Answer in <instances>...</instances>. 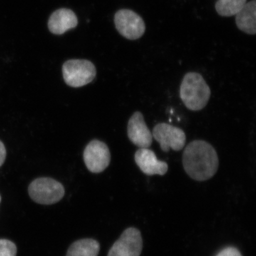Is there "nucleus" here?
<instances>
[{"instance_id":"obj_17","label":"nucleus","mask_w":256,"mask_h":256,"mask_svg":"<svg viewBox=\"0 0 256 256\" xmlns=\"http://www.w3.org/2000/svg\"><path fill=\"white\" fill-rule=\"evenodd\" d=\"M6 151L4 143L0 141V166L4 164L5 159H6Z\"/></svg>"},{"instance_id":"obj_13","label":"nucleus","mask_w":256,"mask_h":256,"mask_svg":"<svg viewBox=\"0 0 256 256\" xmlns=\"http://www.w3.org/2000/svg\"><path fill=\"white\" fill-rule=\"evenodd\" d=\"M100 244L94 239L86 238L77 240L72 244L66 256H98Z\"/></svg>"},{"instance_id":"obj_16","label":"nucleus","mask_w":256,"mask_h":256,"mask_svg":"<svg viewBox=\"0 0 256 256\" xmlns=\"http://www.w3.org/2000/svg\"><path fill=\"white\" fill-rule=\"evenodd\" d=\"M216 256H242L238 249L234 247H227L220 250Z\"/></svg>"},{"instance_id":"obj_12","label":"nucleus","mask_w":256,"mask_h":256,"mask_svg":"<svg viewBox=\"0 0 256 256\" xmlns=\"http://www.w3.org/2000/svg\"><path fill=\"white\" fill-rule=\"evenodd\" d=\"M236 24L239 30L249 35L256 34V0L246 2L236 14Z\"/></svg>"},{"instance_id":"obj_2","label":"nucleus","mask_w":256,"mask_h":256,"mask_svg":"<svg viewBox=\"0 0 256 256\" xmlns=\"http://www.w3.org/2000/svg\"><path fill=\"white\" fill-rule=\"evenodd\" d=\"M210 97V88L201 74L190 72L184 76L180 98L188 110L198 111L204 108Z\"/></svg>"},{"instance_id":"obj_14","label":"nucleus","mask_w":256,"mask_h":256,"mask_svg":"<svg viewBox=\"0 0 256 256\" xmlns=\"http://www.w3.org/2000/svg\"><path fill=\"white\" fill-rule=\"evenodd\" d=\"M246 2L247 0H218L215 9L220 16L229 18L238 13Z\"/></svg>"},{"instance_id":"obj_10","label":"nucleus","mask_w":256,"mask_h":256,"mask_svg":"<svg viewBox=\"0 0 256 256\" xmlns=\"http://www.w3.org/2000/svg\"><path fill=\"white\" fill-rule=\"evenodd\" d=\"M134 161L141 171L148 176H162L168 171V163L160 161L156 153L148 148H140L134 154Z\"/></svg>"},{"instance_id":"obj_4","label":"nucleus","mask_w":256,"mask_h":256,"mask_svg":"<svg viewBox=\"0 0 256 256\" xmlns=\"http://www.w3.org/2000/svg\"><path fill=\"white\" fill-rule=\"evenodd\" d=\"M28 194L32 200L40 204L50 205L60 201L64 196L63 185L50 178L34 180L28 186Z\"/></svg>"},{"instance_id":"obj_11","label":"nucleus","mask_w":256,"mask_h":256,"mask_svg":"<svg viewBox=\"0 0 256 256\" xmlns=\"http://www.w3.org/2000/svg\"><path fill=\"white\" fill-rule=\"evenodd\" d=\"M78 23V18L74 11L67 8H60L50 15L48 21V28L53 34L62 35L76 28Z\"/></svg>"},{"instance_id":"obj_8","label":"nucleus","mask_w":256,"mask_h":256,"mask_svg":"<svg viewBox=\"0 0 256 256\" xmlns=\"http://www.w3.org/2000/svg\"><path fill=\"white\" fill-rule=\"evenodd\" d=\"M142 244L140 232L133 227L128 228L111 247L108 256H140Z\"/></svg>"},{"instance_id":"obj_9","label":"nucleus","mask_w":256,"mask_h":256,"mask_svg":"<svg viewBox=\"0 0 256 256\" xmlns=\"http://www.w3.org/2000/svg\"><path fill=\"white\" fill-rule=\"evenodd\" d=\"M130 140L140 148H149L152 143V134L148 128L142 112L137 111L131 116L128 124Z\"/></svg>"},{"instance_id":"obj_5","label":"nucleus","mask_w":256,"mask_h":256,"mask_svg":"<svg viewBox=\"0 0 256 256\" xmlns=\"http://www.w3.org/2000/svg\"><path fill=\"white\" fill-rule=\"evenodd\" d=\"M114 24L121 36L132 41L141 38L146 30L143 18L131 10H118L114 14Z\"/></svg>"},{"instance_id":"obj_3","label":"nucleus","mask_w":256,"mask_h":256,"mask_svg":"<svg viewBox=\"0 0 256 256\" xmlns=\"http://www.w3.org/2000/svg\"><path fill=\"white\" fill-rule=\"evenodd\" d=\"M64 82L70 87L80 88L90 84L96 78L95 65L86 60H66L62 66Z\"/></svg>"},{"instance_id":"obj_6","label":"nucleus","mask_w":256,"mask_h":256,"mask_svg":"<svg viewBox=\"0 0 256 256\" xmlns=\"http://www.w3.org/2000/svg\"><path fill=\"white\" fill-rule=\"evenodd\" d=\"M152 134L164 152H168L170 149L180 151L186 144V134L182 130L164 122L156 124Z\"/></svg>"},{"instance_id":"obj_7","label":"nucleus","mask_w":256,"mask_h":256,"mask_svg":"<svg viewBox=\"0 0 256 256\" xmlns=\"http://www.w3.org/2000/svg\"><path fill=\"white\" fill-rule=\"evenodd\" d=\"M110 152L106 143L94 140L88 144L84 152V160L87 169L92 173H100L109 166Z\"/></svg>"},{"instance_id":"obj_15","label":"nucleus","mask_w":256,"mask_h":256,"mask_svg":"<svg viewBox=\"0 0 256 256\" xmlns=\"http://www.w3.org/2000/svg\"><path fill=\"white\" fill-rule=\"evenodd\" d=\"M16 247L14 242L0 239V256H16Z\"/></svg>"},{"instance_id":"obj_18","label":"nucleus","mask_w":256,"mask_h":256,"mask_svg":"<svg viewBox=\"0 0 256 256\" xmlns=\"http://www.w3.org/2000/svg\"><path fill=\"white\" fill-rule=\"evenodd\" d=\"M1 200H2V198H1V196H0V203H1Z\"/></svg>"},{"instance_id":"obj_1","label":"nucleus","mask_w":256,"mask_h":256,"mask_svg":"<svg viewBox=\"0 0 256 256\" xmlns=\"http://www.w3.org/2000/svg\"><path fill=\"white\" fill-rule=\"evenodd\" d=\"M184 169L194 180L206 181L213 178L218 169V154L213 146L204 140L192 141L182 156Z\"/></svg>"}]
</instances>
